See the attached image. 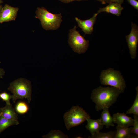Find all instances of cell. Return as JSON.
Here are the masks:
<instances>
[{"label":"cell","mask_w":138,"mask_h":138,"mask_svg":"<svg viewBox=\"0 0 138 138\" xmlns=\"http://www.w3.org/2000/svg\"><path fill=\"white\" fill-rule=\"evenodd\" d=\"M19 8L6 4L3 7L0 15V23L15 21Z\"/></svg>","instance_id":"8"},{"label":"cell","mask_w":138,"mask_h":138,"mask_svg":"<svg viewBox=\"0 0 138 138\" xmlns=\"http://www.w3.org/2000/svg\"><path fill=\"white\" fill-rule=\"evenodd\" d=\"M0 115L8 119L18 120V116L11 103L6 104L5 106L0 107Z\"/></svg>","instance_id":"12"},{"label":"cell","mask_w":138,"mask_h":138,"mask_svg":"<svg viewBox=\"0 0 138 138\" xmlns=\"http://www.w3.org/2000/svg\"><path fill=\"white\" fill-rule=\"evenodd\" d=\"M129 4L138 10V1L136 0H127Z\"/></svg>","instance_id":"23"},{"label":"cell","mask_w":138,"mask_h":138,"mask_svg":"<svg viewBox=\"0 0 138 138\" xmlns=\"http://www.w3.org/2000/svg\"><path fill=\"white\" fill-rule=\"evenodd\" d=\"M12 98V95L6 92H2L0 93V98L3 101H5L6 104H10V100Z\"/></svg>","instance_id":"21"},{"label":"cell","mask_w":138,"mask_h":138,"mask_svg":"<svg viewBox=\"0 0 138 138\" xmlns=\"http://www.w3.org/2000/svg\"><path fill=\"white\" fill-rule=\"evenodd\" d=\"M101 2L102 4H105L106 3H109L110 0H96Z\"/></svg>","instance_id":"27"},{"label":"cell","mask_w":138,"mask_h":138,"mask_svg":"<svg viewBox=\"0 0 138 138\" xmlns=\"http://www.w3.org/2000/svg\"><path fill=\"white\" fill-rule=\"evenodd\" d=\"M3 8V7L1 5H0V15Z\"/></svg>","instance_id":"28"},{"label":"cell","mask_w":138,"mask_h":138,"mask_svg":"<svg viewBox=\"0 0 138 138\" xmlns=\"http://www.w3.org/2000/svg\"><path fill=\"white\" fill-rule=\"evenodd\" d=\"M121 92L116 88L101 86L94 89L91 98L95 104L96 111H99L105 108H109L113 104Z\"/></svg>","instance_id":"1"},{"label":"cell","mask_w":138,"mask_h":138,"mask_svg":"<svg viewBox=\"0 0 138 138\" xmlns=\"http://www.w3.org/2000/svg\"><path fill=\"white\" fill-rule=\"evenodd\" d=\"M76 26L69 30L68 43L73 51L78 54L85 53L89 45V41L86 40L76 30Z\"/></svg>","instance_id":"6"},{"label":"cell","mask_w":138,"mask_h":138,"mask_svg":"<svg viewBox=\"0 0 138 138\" xmlns=\"http://www.w3.org/2000/svg\"><path fill=\"white\" fill-rule=\"evenodd\" d=\"M44 138H68V137L62 131L59 130L50 131L47 135L42 136Z\"/></svg>","instance_id":"17"},{"label":"cell","mask_w":138,"mask_h":138,"mask_svg":"<svg viewBox=\"0 0 138 138\" xmlns=\"http://www.w3.org/2000/svg\"><path fill=\"white\" fill-rule=\"evenodd\" d=\"M134 123L133 124V134L138 136V116L134 115Z\"/></svg>","instance_id":"22"},{"label":"cell","mask_w":138,"mask_h":138,"mask_svg":"<svg viewBox=\"0 0 138 138\" xmlns=\"http://www.w3.org/2000/svg\"><path fill=\"white\" fill-rule=\"evenodd\" d=\"M109 109L105 108L103 110L100 119L102 124L105 125L107 128L111 126H115L113 123V116L110 114Z\"/></svg>","instance_id":"15"},{"label":"cell","mask_w":138,"mask_h":138,"mask_svg":"<svg viewBox=\"0 0 138 138\" xmlns=\"http://www.w3.org/2000/svg\"><path fill=\"white\" fill-rule=\"evenodd\" d=\"M124 1V0H110L109 2H114L121 5Z\"/></svg>","instance_id":"24"},{"label":"cell","mask_w":138,"mask_h":138,"mask_svg":"<svg viewBox=\"0 0 138 138\" xmlns=\"http://www.w3.org/2000/svg\"><path fill=\"white\" fill-rule=\"evenodd\" d=\"M3 2V1L2 0H0V4L2 3Z\"/></svg>","instance_id":"29"},{"label":"cell","mask_w":138,"mask_h":138,"mask_svg":"<svg viewBox=\"0 0 138 138\" xmlns=\"http://www.w3.org/2000/svg\"><path fill=\"white\" fill-rule=\"evenodd\" d=\"M100 79L102 85L115 87L121 93L124 92L126 86L124 79L120 71L112 68L102 70Z\"/></svg>","instance_id":"4"},{"label":"cell","mask_w":138,"mask_h":138,"mask_svg":"<svg viewBox=\"0 0 138 138\" xmlns=\"http://www.w3.org/2000/svg\"><path fill=\"white\" fill-rule=\"evenodd\" d=\"M19 124L18 120L6 119L0 115V134L9 126Z\"/></svg>","instance_id":"16"},{"label":"cell","mask_w":138,"mask_h":138,"mask_svg":"<svg viewBox=\"0 0 138 138\" xmlns=\"http://www.w3.org/2000/svg\"><path fill=\"white\" fill-rule=\"evenodd\" d=\"M123 9L121 5L115 2H110L106 6L100 8L96 13L98 15L100 13L106 12L119 17L121 15Z\"/></svg>","instance_id":"11"},{"label":"cell","mask_w":138,"mask_h":138,"mask_svg":"<svg viewBox=\"0 0 138 138\" xmlns=\"http://www.w3.org/2000/svg\"><path fill=\"white\" fill-rule=\"evenodd\" d=\"M61 1L64 3H68L70 2H72L73 1H85V0H59Z\"/></svg>","instance_id":"25"},{"label":"cell","mask_w":138,"mask_h":138,"mask_svg":"<svg viewBox=\"0 0 138 138\" xmlns=\"http://www.w3.org/2000/svg\"><path fill=\"white\" fill-rule=\"evenodd\" d=\"M86 121L87 123L85 127L90 131L91 135L99 132L103 127V125L99 119L95 120L91 119L90 118L87 119Z\"/></svg>","instance_id":"14"},{"label":"cell","mask_w":138,"mask_h":138,"mask_svg":"<svg viewBox=\"0 0 138 138\" xmlns=\"http://www.w3.org/2000/svg\"><path fill=\"white\" fill-rule=\"evenodd\" d=\"M35 17L40 20L42 27L46 30L57 29L62 21L61 13H52L43 7H37Z\"/></svg>","instance_id":"3"},{"label":"cell","mask_w":138,"mask_h":138,"mask_svg":"<svg viewBox=\"0 0 138 138\" xmlns=\"http://www.w3.org/2000/svg\"><path fill=\"white\" fill-rule=\"evenodd\" d=\"M116 131H111L106 133L100 132L95 133L89 138H115Z\"/></svg>","instance_id":"18"},{"label":"cell","mask_w":138,"mask_h":138,"mask_svg":"<svg viewBox=\"0 0 138 138\" xmlns=\"http://www.w3.org/2000/svg\"><path fill=\"white\" fill-rule=\"evenodd\" d=\"M13 94L14 103L18 99H27L30 103L31 100L32 86L31 82L23 78H20L12 82L8 88Z\"/></svg>","instance_id":"2"},{"label":"cell","mask_w":138,"mask_h":138,"mask_svg":"<svg viewBox=\"0 0 138 138\" xmlns=\"http://www.w3.org/2000/svg\"><path fill=\"white\" fill-rule=\"evenodd\" d=\"M29 107L25 102L20 101L17 103L15 107L16 112L20 114H24L26 113L29 110Z\"/></svg>","instance_id":"19"},{"label":"cell","mask_w":138,"mask_h":138,"mask_svg":"<svg viewBox=\"0 0 138 138\" xmlns=\"http://www.w3.org/2000/svg\"><path fill=\"white\" fill-rule=\"evenodd\" d=\"M5 74V72L3 69L0 67V78H2L3 77Z\"/></svg>","instance_id":"26"},{"label":"cell","mask_w":138,"mask_h":138,"mask_svg":"<svg viewBox=\"0 0 138 138\" xmlns=\"http://www.w3.org/2000/svg\"><path fill=\"white\" fill-rule=\"evenodd\" d=\"M115 138H129L131 137H138L133 135V127H126L117 125Z\"/></svg>","instance_id":"13"},{"label":"cell","mask_w":138,"mask_h":138,"mask_svg":"<svg viewBox=\"0 0 138 138\" xmlns=\"http://www.w3.org/2000/svg\"><path fill=\"white\" fill-rule=\"evenodd\" d=\"M113 117V123L117 124V125L129 127L133 125L134 119L124 113H117L114 114Z\"/></svg>","instance_id":"10"},{"label":"cell","mask_w":138,"mask_h":138,"mask_svg":"<svg viewBox=\"0 0 138 138\" xmlns=\"http://www.w3.org/2000/svg\"><path fill=\"white\" fill-rule=\"evenodd\" d=\"M136 95L134 103L131 108L126 112L127 114H133L138 116V87L136 88Z\"/></svg>","instance_id":"20"},{"label":"cell","mask_w":138,"mask_h":138,"mask_svg":"<svg viewBox=\"0 0 138 138\" xmlns=\"http://www.w3.org/2000/svg\"><path fill=\"white\" fill-rule=\"evenodd\" d=\"M91 117L82 107L77 105L73 106L64 114L65 125L68 130L73 127L79 125Z\"/></svg>","instance_id":"5"},{"label":"cell","mask_w":138,"mask_h":138,"mask_svg":"<svg viewBox=\"0 0 138 138\" xmlns=\"http://www.w3.org/2000/svg\"><path fill=\"white\" fill-rule=\"evenodd\" d=\"M98 15L96 13H95L90 18L85 20H81L77 17H75V19L78 26L85 34H91L93 31L94 25L96 21Z\"/></svg>","instance_id":"9"},{"label":"cell","mask_w":138,"mask_h":138,"mask_svg":"<svg viewBox=\"0 0 138 138\" xmlns=\"http://www.w3.org/2000/svg\"><path fill=\"white\" fill-rule=\"evenodd\" d=\"M131 27L130 32L126 36V38L131 57L134 59L136 56L138 42V27L133 22L131 23Z\"/></svg>","instance_id":"7"}]
</instances>
